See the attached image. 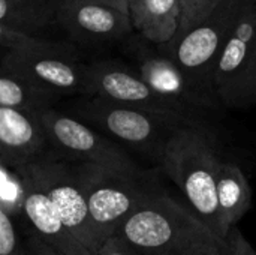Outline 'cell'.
I'll use <instances>...</instances> for the list:
<instances>
[{"label":"cell","instance_id":"6da1fadb","mask_svg":"<svg viewBox=\"0 0 256 255\" xmlns=\"http://www.w3.org/2000/svg\"><path fill=\"white\" fill-rule=\"evenodd\" d=\"M116 234L142 255H202L224 243L192 210L164 191L135 209Z\"/></svg>","mask_w":256,"mask_h":255},{"label":"cell","instance_id":"7a4b0ae2","mask_svg":"<svg viewBox=\"0 0 256 255\" xmlns=\"http://www.w3.org/2000/svg\"><path fill=\"white\" fill-rule=\"evenodd\" d=\"M159 164L180 188L190 210L224 242L218 203L220 159L204 131L189 126L177 129L166 143Z\"/></svg>","mask_w":256,"mask_h":255},{"label":"cell","instance_id":"3957f363","mask_svg":"<svg viewBox=\"0 0 256 255\" xmlns=\"http://www.w3.org/2000/svg\"><path fill=\"white\" fill-rule=\"evenodd\" d=\"M99 248L142 203L162 192L142 171H117L96 164H76Z\"/></svg>","mask_w":256,"mask_h":255},{"label":"cell","instance_id":"277c9868","mask_svg":"<svg viewBox=\"0 0 256 255\" xmlns=\"http://www.w3.org/2000/svg\"><path fill=\"white\" fill-rule=\"evenodd\" d=\"M214 86L226 107L243 108L256 102V0H242L216 60Z\"/></svg>","mask_w":256,"mask_h":255},{"label":"cell","instance_id":"5b68a950","mask_svg":"<svg viewBox=\"0 0 256 255\" xmlns=\"http://www.w3.org/2000/svg\"><path fill=\"white\" fill-rule=\"evenodd\" d=\"M81 116L120 138L136 152L160 162L170 138L184 128L154 113L94 95L84 102Z\"/></svg>","mask_w":256,"mask_h":255},{"label":"cell","instance_id":"8992f818","mask_svg":"<svg viewBox=\"0 0 256 255\" xmlns=\"http://www.w3.org/2000/svg\"><path fill=\"white\" fill-rule=\"evenodd\" d=\"M88 68L93 96L99 95L120 104L154 113L182 126L204 131L201 113L159 92L140 74H134L126 66L116 62H98Z\"/></svg>","mask_w":256,"mask_h":255},{"label":"cell","instance_id":"52a82bcc","mask_svg":"<svg viewBox=\"0 0 256 255\" xmlns=\"http://www.w3.org/2000/svg\"><path fill=\"white\" fill-rule=\"evenodd\" d=\"M44 185L70 234L96 255L99 240L90 218L88 203L80 180L76 164L45 153L27 164Z\"/></svg>","mask_w":256,"mask_h":255},{"label":"cell","instance_id":"ba28073f","mask_svg":"<svg viewBox=\"0 0 256 255\" xmlns=\"http://www.w3.org/2000/svg\"><path fill=\"white\" fill-rule=\"evenodd\" d=\"M39 116L45 126L50 146L58 158L63 156L76 164H96L117 171H141L123 149L82 122L52 108L42 111Z\"/></svg>","mask_w":256,"mask_h":255},{"label":"cell","instance_id":"9c48e42d","mask_svg":"<svg viewBox=\"0 0 256 255\" xmlns=\"http://www.w3.org/2000/svg\"><path fill=\"white\" fill-rule=\"evenodd\" d=\"M240 5L242 0H220L204 21L166 42L168 57L189 74L214 84L216 60L231 33Z\"/></svg>","mask_w":256,"mask_h":255},{"label":"cell","instance_id":"30bf717a","mask_svg":"<svg viewBox=\"0 0 256 255\" xmlns=\"http://www.w3.org/2000/svg\"><path fill=\"white\" fill-rule=\"evenodd\" d=\"M2 66L21 74L57 96L63 93L93 96L90 68L76 62L72 56L6 51Z\"/></svg>","mask_w":256,"mask_h":255},{"label":"cell","instance_id":"8fae6325","mask_svg":"<svg viewBox=\"0 0 256 255\" xmlns=\"http://www.w3.org/2000/svg\"><path fill=\"white\" fill-rule=\"evenodd\" d=\"M136 63L140 75L154 89L201 114L204 110L216 111L218 105L222 104L214 84L189 74L168 56L141 51L136 56Z\"/></svg>","mask_w":256,"mask_h":255},{"label":"cell","instance_id":"7c38bea8","mask_svg":"<svg viewBox=\"0 0 256 255\" xmlns=\"http://www.w3.org/2000/svg\"><path fill=\"white\" fill-rule=\"evenodd\" d=\"M15 168L21 173L26 186L22 218L28 224L27 233L36 234L68 255H93L66 228L57 206L32 168L27 164Z\"/></svg>","mask_w":256,"mask_h":255},{"label":"cell","instance_id":"4fadbf2b","mask_svg":"<svg viewBox=\"0 0 256 255\" xmlns=\"http://www.w3.org/2000/svg\"><path fill=\"white\" fill-rule=\"evenodd\" d=\"M50 141L38 113L0 107V158L9 167L26 165L45 155Z\"/></svg>","mask_w":256,"mask_h":255},{"label":"cell","instance_id":"5bb4252c","mask_svg":"<svg viewBox=\"0 0 256 255\" xmlns=\"http://www.w3.org/2000/svg\"><path fill=\"white\" fill-rule=\"evenodd\" d=\"M57 21L76 39L86 42L112 41L134 27L130 14L87 2H66L57 15Z\"/></svg>","mask_w":256,"mask_h":255},{"label":"cell","instance_id":"9a60e30c","mask_svg":"<svg viewBox=\"0 0 256 255\" xmlns=\"http://www.w3.org/2000/svg\"><path fill=\"white\" fill-rule=\"evenodd\" d=\"M218 203L225 239L230 228L237 225L252 207V189L244 173L228 161H220L218 168Z\"/></svg>","mask_w":256,"mask_h":255},{"label":"cell","instance_id":"2e32d148","mask_svg":"<svg viewBox=\"0 0 256 255\" xmlns=\"http://www.w3.org/2000/svg\"><path fill=\"white\" fill-rule=\"evenodd\" d=\"M130 18L146 39L166 44L178 32L180 3L178 0H135L130 3Z\"/></svg>","mask_w":256,"mask_h":255},{"label":"cell","instance_id":"e0dca14e","mask_svg":"<svg viewBox=\"0 0 256 255\" xmlns=\"http://www.w3.org/2000/svg\"><path fill=\"white\" fill-rule=\"evenodd\" d=\"M57 95L38 86L21 74L2 66L0 69V107L27 110L40 114L51 108Z\"/></svg>","mask_w":256,"mask_h":255},{"label":"cell","instance_id":"ac0fdd59","mask_svg":"<svg viewBox=\"0 0 256 255\" xmlns=\"http://www.w3.org/2000/svg\"><path fill=\"white\" fill-rule=\"evenodd\" d=\"M0 24L14 30L33 33L50 24L30 0H0Z\"/></svg>","mask_w":256,"mask_h":255},{"label":"cell","instance_id":"d6986e66","mask_svg":"<svg viewBox=\"0 0 256 255\" xmlns=\"http://www.w3.org/2000/svg\"><path fill=\"white\" fill-rule=\"evenodd\" d=\"M0 42L6 51L16 53H52V54H66L72 56L70 50L62 44H56L51 41H45L33 36L32 33L20 32L9 29L0 24Z\"/></svg>","mask_w":256,"mask_h":255},{"label":"cell","instance_id":"ffe728a7","mask_svg":"<svg viewBox=\"0 0 256 255\" xmlns=\"http://www.w3.org/2000/svg\"><path fill=\"white\" fill-rule=\"evenodd\" d=\"M2 188H0V209L8 212L15 221L24 216V179L18 168L2 162Z\"/></svg>","mask_w":256,"mask_h":255},{"label":"cell","instance_id":"44dd1931","mask_svg":"<svg viewBox=\"0 0 256 255\" xmlns=\"http://www.w3.org/2000/svg\"><path fill=\"white\" fill-rule=\"evenodd\" d=\"M27 243L21 240L15 219L0 209V255H27Z\"/></svg>","mask_w":256,"mask_h":255},{"label":"cell","instance_id":"7402d4cb","mask_svg":"<svg viewBox=\"0 0 256 255\" xmlns=\"http://www.w3.org/2000/svg\"><path fill=\"white\" fill-rule=\"evenodd\" d=\"M180 3V27L174 38H180L190 29L204 21L208 14V0H178ZM172 38V39H174Z\"/></svg>","mask_w":256,"mask_h":255},{"label":"cell","instance_id":"603a6c76","mask_svg":"<svg viewBox=\"0 0 256 255\" xmlns=\"http://www.w3.org/2000/svg\"><path fill=\"white\" fill-rule=\"evenodd\" d=\"M224 243L226 245L231 255H256L254 246L246 240V237L240 231L238 225H234L230 228V231L226 233V236L224 239Z\"/></svg>","mask_w":256,"mask_h":255},{"label":"cell","instance_id":"cb8c5ba5","mask_svg":"<svg viewBox=\"0 0 256 255\" xmlns=\"http://www.w3.org/2000/svg\"><path fill=\"white\" fill-rule=\"evenodd\" d=\"M96 255H142L136 248H134L126 239L118 234H112L108 237L100 248L98 249Z\"/></svg>","mask_w":256,"mask_h":255},{"label":"cell","instance_id":"d4e9b609","mask_svg":"<svg viewBox=\"0 0 256 255\" xmlns=\"http://www.w3.org/2000/svg\"><path fill=\"white\" fill-rule=\"evenodd\" d=\"M26 243H27V249L32 255H68L66 252L57 249L56 246L50 245L48 242H45L44 239L38 237L33 233H27L26 236Z\"/></svg>","mask_w":256,"mask_h":255},{"label":"cell","instance_id":"484cf974","mask_svg":"<svg viewBox=\"0 0 256 255\" xmlns=\"http://www.w3.org/2000/svg\"><path fill=\"white\" fill-rule=\"evenodd\" d=\"M38 11L51 23V21H57V15L60 12V9L63 8V5L66 3V0H30Z\"/></svg>","mask_w":256,"mask_h":255},{"label":"cell","instance_id":"4316f807","mask_svg":"<svg viewBox=\"0 0 256 255\" xmlns=\"http://www.w3.org/2000/svg\"><path fill=\"white\" fill-rule=\"evenodd\" d=\"M66 2H87V3H99V5L112 6V8H116V9H120V11H123V12L130 14L129 0H66Z\"/></svg>","mask_w":256,"mask_h":255},{"label":"cell","instance_id":"83f0119b","mask_svg":"<svg viewBox=\"0 0 256 255\" xmlns=\"http://www.w3.org/2000/svg\"><path fill=\"white\" fill-rule=\"evenodd\" d=\"M202 255H231V254H230V251H228V248H226V245H225V243H219V245H216V246L210 248L208 251H206Z\"/></svg>","mask_w":256,"mask_h":255},{"label":"cell","instance_id":"f1b7e54d","mask_svg":"<svg viewBox=\"0 0 256 255\" xmlns=\"http://www.w3.org/2000/svg\"><path fill=\"white\" fill-rule=\"evenodd\" d=\"M219 2H220V0H208V14L213 12V9L219 5Z\"/></svg>","mask_w":256,"mask_h":255},{"label":"cell","instance_id":"f546056e","mask_svg":"<svg viewBox=\"0 0 256 255\" xmlns=\"http://www.w3.org/2000/svg\"><path fill=\"white\" fill-rule=\"evenodd\" d=\"M135 0H129V6H130V3H134Z\"/></svg>","mask_w":256,"mask_h":255},{"label":"cell","instance_id":"4dcf8cb0","mask_svg":"<svg viewBox=\"0 0 256 255\" xmlns=\"http://www.w3.org/2000/svg\"><path fill=\"white\" fill-rule=\"evenodd\" d=\"M27 251H28V249H27ZM27 255H32V254H30V252H28V254H27Z\"/></svg>","mask_w":256,"mask_h":255}]
</instances>
